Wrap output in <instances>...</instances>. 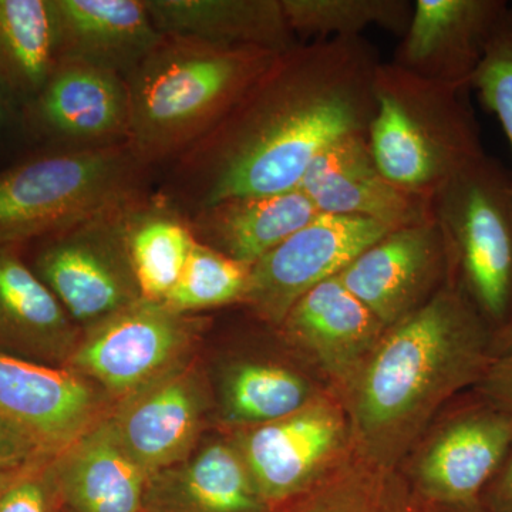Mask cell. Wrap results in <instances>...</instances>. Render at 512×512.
<instances>
[{
  "label": "cell",
  "instance_id": "obj_20",
  "mask_svg": "<svg viewBox=\"0 0 512 512\" xmlns=\"http://www.w3.org/2000/svg\"><path fill=\"white\" fill-rule=\"evenodd\" d=\"M319 214L308 195L295 188L278 194L225 198L187 217L195 241L242 264L254 265Z\"/></svg>",
  "mask_w": 512,
  "mask_h": 512
},
{
  "label": "cell",
  "instance_id": "obj_3",
  "mask_svg": "<svg viewBox=\"0 0 512 512\" xmlns=\"http://www.w3.org/2000/svg\"><path fill=\"white\" fill-rule=\"evenodd\" d=\"M278 55L163 35L126 79L128 146L147 168L174 163L220 123Z\"/></svg>",
  "mask_w": 512,
  "mask_h": 512
},
{
  "label": "cell",
  "instance_id": "obj_28",
  "mask_svg": "<svg viewBox=\"0 0 512 512\" xmlns=\"http://www.w3.org/2000/svg\"><path fill=\"white\" fill-rule=\"evenodd\" d=\"M271 512H424L399 470L352 454L308 491Z\"/></svg>",
  "mask_w": 512,
  "mask_h": 512
},
{
  "label": "cell",
  "instance_id": "obj_31",
  "mask_svg": "<svg viewBox=\"0 0 512 512\" xmlns=\"http://www.w3.org/2000/svg\"><path fill=\"white\" fill-rule=\"evenodd\" d=\"M470 90L500 121L512 151V6L495 29Z\"/></svg>",
  "mask_w": 512,
  "mask_h": 512
},
{
  "label": "cell",
  "instance_id": "obj_2",
  "mask_svg": "<svg viewBox=\"0 0 512 512\" xmlns=\"http://www.w3.org/2000/svg\"><path fill=\"white\" fill-rule=\"evenodd\" d=\"M493 338L453 281L384 330L340 397L353 453L397 470L441 410L483 379L494 360Z\"/></svg>",
  "mask_w": 512,
  "mask_h": 512
},
{
  "label": "cell",
  "instance_id": "obj_32",
  "mask_svg": "<svg viewBox=\"0 0 512 512\" xmlns=\"http://www.w3.org/2000/svg\"><path fill=\"white\" fill-rule=\"evenodd\" d=\"M66 510L55 466H19L0 474V512Z\"/></svg>",
  "mask_w": 512,
  "mask_h": 512
},
{
  "label": "cell",
  "instance_id": "obj_36",
  "mask_svg": "<svg viewBox=\"0 0 512 512\" xmlns=\"http://www.w3.org/2000/svg\"><path fill=\"white\" fill-rule=\"evenodd\" d=\"M510 352H512V318L505 323L503 328L494 333L493 338L494 357L503 356Z\"/></svg>",
  "mask_w": 512,
  "mask_h": 512
},
{
  "label": "cell",
  "instance_id": "obj_34",
  "mask_svg": "<svg viewBox=\"0 0 512 512\" xmlns=\"http://www.w3.org/2000/svg\"><path fill=\"white\" fill-rule=\"evenodd\" d=\"M39 444L15 424L0 417V474L28 460Z\"/></svg>",
  "mask_w": 512,
  "mask_h": 512
},
{
  "label": "cell",
  "instance_id": "obj_10",
  "mask_svg": "<svg viewBox=\"0 0 512 512\" xmlns=\"http://www.w3.org/2000/svg\"><path fill=\"white\" fill-rule=\"evenodd\" d=\"M389 231L363 218L319 214L251 265L239 305L262 325L276 329L306 292L338 276Z\"/></svg>",
  "mask_w": 512,
  "mask_h": 512
},
{
  "label": "cell",
  "instance_id": "obj_6",
  "mask_svg": "<svg viewBox=\"0 0 512 512\" xmlns=\"http://www.w3.org/2000/svg\"><path fill=\"white\" fill-rule=\"evenodd\" d=\"M430 201L451 281L497 332L512 318V175L484 154Z\"/></svg>",
  "mask_w": 512,
  "mask_h": 512
},
{
  "label": "cell",
  "instance_id": "obj_30",
  "mask_svg": "<svg viewBox=\"0 0 512 512\" xmlns=\"http://www.w3.org/2000/svg\"><path fill=\"white\" fill-rule=\"evenodd\" d=\"M249 271L251 265L195 242L180 279L163 302L183 315L241 303Z\"/></svg>",
  "mask_w": 512,
  "mask_h": 512
},
{
  "label": "cell",
  "instance_id": "obj_7",
  "mask_svg": "<svg viewBox=\"0 0 512 512\" xmlns=\"http://www.w3.org/2000/svg\"><path fill=\"white\" fill-rule=\"evenodd\" d=\"M511 444L512 416L468 390L441 410L397 470L423 505L478 504Z\"/></svg>",
  "mask_w": 512,
  "mask_h": 512
},
{
  "label": "cell",
  "instance_id": "obj_14",
  "mask_svg": "<svg viewBox=\"0 0 512 512\" xmlns=\"http://www.w3.org/2000/svg\"><path fill=\"white\" fill-rule=\"evenodd\" d=\"M30 119L53 150H96L128 143L130 94L119 74L76 60H57Z\"/></svg>",
  "mask_w": 512,
  "mask_h": 512
},
{
  "label": "cell",
  "instance_id": "obj_17",
  "mask_svg": "<svg viewBox=\"0 0 512 512\" xmlns=\"http://www.w3.org/2000/svg\"><path fill=\"white\" fill-rule=\"evenodd\" d=\"M99 397L77 372L0 352V417L40 448H67L92 426Z\"/></svg>",
  "mask_w": 512,
  "mask_h": 512
},
{
  "label": "cell",
  "instance_id": "obj_16",
  "mask_svg": "<svg viewBox=\"0 0 512 512\" xmlns=\"http://www.w3.org/2000/svg\"><path fill=\"white\" fill-rule=\"evenodd\" d=\"M299 188L320 214L363 218L389 229L433 220L430 198L403 190L383 174L366 133L333 141L309 165Z\"/></svg>",
  "mask_w": 512,
  "mask_h": 512
},
{
  "label": "cell",
  "instance_id": "obj_4",
  "mask_svg": "<svg viewBox=\"0 0 512 512\" xmlns=\"http://www.w3.org/2000/svg\"><path fill=\"white\" fill-rule=\"evenodd\" d=\"M467 90L421 79L392 62L375 77L370 151L403 190L431 198L453 175L484 156Z\"/></svg>",
  "mask_w": 512,
  "mask_h": 512
},
{
  "label": "cell",
  "instance_id": "obj_24",
  "mask_svg": "<svg viewBox=\"0 0 512 512\" xmlns=\"http://www.w3.org/2000/svg\"><path fill=\"white\" fill-rule=\"evenodd\" d=\"M332 394L302 362L247 357L232 363L221 379L222 419L235 430L261 426L305 409Z\"/></svg>",
  "mask_w": 512,
  "mask_h": 512
},
{
  "label": "cell",
  "instance_id": "obj_27",
  "mask_svg": "<svg viewBox=\"0 0 512 512\" xmlns=\"http://www.w3.org/2000/svg\"><path fill=\"white\" fill-rule=\"evenodd\" d=\"M56 63L52 0H0V92L29 103Z\"/></svg>",
  "mask_w": 512,
  "mask_h": 512
},
{
  "label": "cell",
  "instance_id": "obj_18",
  "mask_svg": "<svg viewBox=\"0 0 512 512\" xmlns=\"http://www.w3.org/2000/svg\"><path fill=\"white\" fill-rule=\"evenodd\" d=\"M204 410L200 380L178 370L131 396L109 426L131 460L154 477L188 453L200 433Z\"/></svg>",
  "mask_w": 512,
  "mask_h": 512
},
{
  "label": "cell",
  "instance_id": "obj_35",
  "mask_svg": "<svg viewBox=\"0 0 512 512\" xmlns=\"http://www.w3.org/2000/svg\"><path fill=\"white\" fill-rule=\"evenodd\" d=\"M480 505L487 512H512V444L497 473L484 488Z\"/></svg>",
  "mask_w": 512,
  "mask_h": 512
},
{
  "label": "cell",
  "instance_id": "obj_21",
  "mask_svg": "<svg viewBox=\"0 0 512 512\" xmlns=\"http://www.w3.org/2000/svg\"><path fill=\"white\" fill-rule=\"evenodd\" d=\"M232 440L150 478L143 512H271Z\"/></svg>",
  "mask_w": 512,
  "mask_h": 512
},
{
  "label": "cell",
  "instance_id": "obj_26",
  "mask_svg": "<svg viewBox=\"0 0 512 512\" xmlns=\"http://www.w3.org/2000/svg\"><path fill=\"white\" fill-rule=\"evenodd\" d=\"M126 239L141 296L163 302L195 245L187 214L165 195H138L128 205Z\"/></svg>",
  "mask_w": 512,
  "mask_h": 512
},
{
  "label": "cell",
  "instance_id": "obj_13",
  "mask_svg": "<svg viewBox=\"0 0 512 512\" xmlns=\"http://www.w3.org/2000/svg\"><path fill=\"white\" fill-rule=\"evenodd\" d=\"M384 330L338 275L306 292L275 332L340 400Z\"/></svg>",
  "mask_w": 512,
  "mask_h": 512
},
{
  "label": "cell",
  "instance_id": "obj_12",
  "mask_svg": "<svg viewBox=\"0 0 512 512\" xmlns=\"http://www.w3.org/2000/svg\"><path fill=\"white\" fill-rule=\"evenodd\" d=\"M384 328L419 311L451 281L446 239L433 220L392 229L339 274Z\"/></svg>",
  "mask_w": 512,
  "mask_h": 512
},
{
  "label": "cell",
  "instance_id": "obj_38",
  "mask_svg": "<svg viewBox=\"0 0 512 512\" xmlns=\"http://www.w3.org/2000/svg\"><path fill=\"white\" fill-rule=\"evenodd\" d=\"M5 94L0 92V124H2V121L5 120L6 117V100H5Z\"/></svg>",
  "mask_w": 512,
  "mask_h": 512
},
{
  "label": "cell",
  "instance_id": "obj_1",
  "mask_svg": "<svg viewBox=\"0 0 512 512\" xmlns=\"http://www.w3.org/2000/svg\"><path fill=\"white\" fill-rule=\"evenodd\" d=\"M382 60L365 37L311 40L275 57L241 99L174 161L175 207L299 188L333 141L366 133Z\"/></svg>",
  "mask_w": 512,
  "mask_h": 512
},
{
  "label": "cell",
  "instance_id": "obj_5",
  "mask_svg": "<svg viewBox=\"0 0 512 512\" xmlns=\"http://www.w3.org/2000/svg\"><path fill=\"white\" fill-rule=\"evenodd\" d=\"M148 168L128 144L52 150L0 173V248L62 229L130 200Z\"/></svg>",
  "mask_w": 512,
  "mask_h": 512
},
{
  "label": "cell",
  "instance_id": "obj_37",
  "mask_svg": "<svg viewBox=\"0 0 512 512\" xmlns=\"http://www.w3.org/2000/svg\"><path fill=\"white\" fill-rule=\"evenodd\" d=\"M424 512H487L480 503L470 505H423Z\"/></svg>",
  "mask_w": 512,
  "mask_h": 512
},
{
  "label": "cell",
  "instance_id": "obj_15",
  "mask_svg": "<svg viewBox=\"0 0 512 512\" xmlns=\"http://www.w3.org/2000/svg\"><path fill=\"white\" fill-rule=\"evenodd\" d=\"M392 63L430 82L470 90L510 5L505 0H416Z\"/></svg>",
  "mask_w": 512,
  "mask_h": 512
},
{
  "label": "cell",
  "instance_id": "obj_8",
  "mask_svg": "<svg viewBox=\"0 0 512 512\" xmlns=\"http://www.w3.org/2000/svg\"><path fill=\"white\" fill-rule=\"evenodd\" d=\"M136 197L46 237L39 278L79 328H93L143 298L126 239L128 205Z\"/></svg>",
  "mask_w": 512,
  "mask_h": 512
},
{
  "label": "cell",
  "instance_id": "obj_33",
  "mask_svg": "<svg viewBox=\"0 0 512 512\" xmlns=\"http://www.w3.org/2000/svg\"><path fill=\"white\" fill-rule=\"evenodd\" d=\"M473 390L512 416V352L494 357Z\"/></svg>",
  "mask_w": 512,
  "mask_h": 512
},
{
  "label": "cell",
  "instance_id": "obj_11",
  "mask_svg": "<svg viewBox=\"0 0 512 512\" xmlns=\"http://www.w3.org/2000/svg\"><path fill=\"white\" fill-rule=\"evenodd\" d=\"M197 328V320L164 302L141 298L87 329L70 363L110 393L134 396L170 372Z\"/></svg>",
  "mask_w": 512,
  "mask_h": 512
},
{
  "label": "cell",
  "instance_id": "obj_23",
  "mask_svg": "<svg viewBox=\"0 0 512 512\" xmlns=\"http://www.w3.org/2000/svg\"><path fill=\"white\" fill-rule=\"evenodd\" d=\"M69 512H143L150 476L101 423L66 448L56 464Z\"/></svg>",
  "mask_w": 512,
  "mask_h": 512
},
{
  "label": "cell",
  "instance_id": "obj_22",
  "mask_svg": "<svg viewBox=\"0 0 512 512\" xmlns=\"http://www.w3.org/2000/svg\"><path fill=\"white\" fill-rule=\"evenodd\" d=\"M158 32L284 53L298 45L282 0H144Z\"/></svg>",
  "mask_w": 512,
  "mask_h": 512
},
{
  "label": "cell",
  "instance_id": "obj_29",
  "mask_svg": "<svg viewBox=\"0 0 512 512\" xmlns=\"http://www.w3.org/2000/svg\"><path fill=\"white\" fill-rule=\"evenodd\" d=\"M413 5L409 0H282L293 35L313 40L357 39L370 28L402 37Z\"/></svg>",
  "mask_w": 512,
  "mask_h": 512
},
{
  "label": "cell",
  "instance_id": "obj_9",
  "mask_svg": "<svg viewBox=\"0 0 512 512\" xmlns=\"http://www.w3.org/2000/svg\"><path fill=\"white\" fill-rule=\"evenodd\" d=\"M271 510L298 497L353 454L345 407L333 394L231 439Z\"/></svg>",
  "mask_w": 512,
  "mask_h": 512
},
{
  "label": "cell",
  "instance_id": "obj_25",
  "mask_svg": "<svg viewBox=\"0 0 512 512\" xmlns=\"http://www.w3.org/2000/svg\"><path fill=\"white\" fill-rule=\"evenodd\" d=\"M79 330L39 275L0 248V338L60 357L77 348Z\"/></svg>",
  "mask_w": 512,
  "mask_h": 512
},
{
  "label": "cell",
  "instance_id": "obj_19",
  "mask_svg": "<svg viewBox=\"0 0 512 512\" xmlns=\"http://www.w3.org/2000/svg\"><path fill=\"white\" fill-rule=\"evenodd\" d=\"M57 60H76L127 79L160 42L144 0H52Z\"/></svg>",
  "mask_w": 512,
  "mask_h": 512
}]
</instances>
